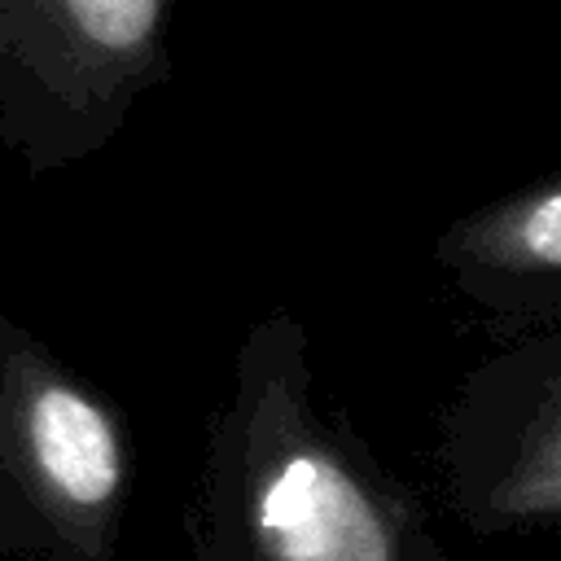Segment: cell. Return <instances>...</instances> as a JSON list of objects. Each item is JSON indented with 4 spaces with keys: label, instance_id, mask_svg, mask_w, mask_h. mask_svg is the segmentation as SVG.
<instances>
[{
    "label": "cell",
    "instance_id": "4",
    "mask_svg": "<svg viewBox=\"0 0 561 561\" xmlns=\"http://www.w3.org/2000/svg\"><path fill=\"white\" fill-rule=\"evenodd\" d=\"M460 259L491 276H561V180L469 224Z\"/></svg>",
    "mask_w": 561,
    "mask_h": 561
},
{
    "label": "cell",
    "instance_id": "2",
    "mask_svg": "<svg viewBox=\"0 0 561 561\" xmlns=\"http://www.w3.org/2000/svg\"><path fill=\"white\" fill-rule=\"evenodd\" d=\"M486 469L478 504L491 522L561 517V364L535 373L526 408L500 421Z\"/></svg>",
    "mask_w": 561,
    "mask_h": 561
},
{
    "label": "cell",
    "instance_id": "3",
    "mask_svg": "<svg viewBox=\"0 0 561 561\" xmlns=\"http://www.w3.org/2000/svg\"><path fill=\"white\" fill-rule=\"evenodd\" d=\"M31 456L57 500L75 508H105L123 482L114 425L96 403L70 386H44L26 416Z\"/></svg>",
    "mask_w": 561,
    "mask_h": 561
},
{
    "label": "cell",
    "instance_id": "1",
    "mask_svg": "<svg viewBox=\"0 0 561 561\" xmlns=\"http://www.w3.org/2000/svg\"><path fill=\"white\" fill-rule=\"evenodd\" d=\"M254 526L276 561H394L381 504L324 447H294L272 465Z\"/></svg>",
    "mask_w": 561,
    "mask_h": 561
},
{
    "label": "cell",
    "instance_id": "5",
    "mask_svg": "<svg viewBox=\"0 0 561 561\" xmlns=\"http://www.w3.org/2000/svg\"><path fill=\"white\" fill-rule=\"evenodd\" d=\"M75 31L101 53H140L153 39L162 0H61Z\"/></svg>",
    "mask_w": 561,
    "mask_h": 561
}]
</instances>
